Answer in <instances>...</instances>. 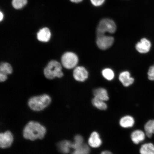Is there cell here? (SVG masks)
I'll list each match as a JSON object with an SVG mask.
<instances>
[{
  "mask_svg": "<svg viewBox=\"0 0 154 154\" xmlns=\"http://www.w3.org/2000/svg\"><path fill=\"white\" fill-rule=\"evenodd\" d=\"M46 133L45 127L39 123L31 121L25 126L23 131V135L26 139L34 140L43 139Z\"/></svg>",
  "mask_w": 154,
  "mask_h": 154,
  "instance_id": "1",
  "label": "cell"
},
{
  "mask_svg": "<svg viewBox=\"0 0 154 154\" xmlns=\"http://www.w3.org/2000/svg\"><path fill=\"white\" fill-rule=\"evenodd\" d=\"M51 98L47 94L34 96L29 100L28 105L32 110L39 111L43 110L49 106L51 102Z\"/></svg>",
  "mask_w": 154,
  "mask_h": 154,
  "instance_id": "2",
  "label": "cell"
},
{
  "mask_svg": "<svg viewBox=\"0 0 154 154\" xmlns=\"http://www.w3.org/2000/svg\"><path fill=\"white\" fill-rule=\"evenodd\" d=\"M44 73L46 78L49 79H53L56 77L61 78L63 75L60 63L54 60L48 63L44 69Z\"/></svg>",
  "mask_w": 154,
  "mask_h": 154,
  "instance_id": "3",
  "label": "cell"
},
{
  "mask_svg": "<svg viewBox=\"0 0 154 154\" xmlns=\"http://www.w3.org/2000/svg\"><path fill=\"white\" fill-rule=\"evenodd\" d=\"M116 30V26L114 21L110 19H102L99 23L96 30L97 37L105 35L106 32L113 33Z\"/></svg>",
  "mask_w": 154,
  "mask_h": 154,
  "instance_id": "4",
  "label": "cell"
},
{
  "mask_svg": "<svg viewBox=\"0 0 154 154\" xmlns=\"http://www.w3.org/2000/svg\"><path fill=\"white\" fill-rule=\"evenodd\" d=\"M63 66L67 69H72L76 66L78 58L76 54L70 52L64 53L61 59Z\"/></svg>",
  "mask_w": 154,
  "mask_h": 154,
  "instance_id": "5",
  "label": "cell"
},
{
  "mask_svg": "<svg viewBox=\"0 0 154 154\" xmlns=\"http://www.w3.org/2000/svg\"><path fill=\"white\" fill-rule=\"evenodd\" d=\"M112 36L103 35L97 37L96 44L98 48L102 50H105L111 47L114 42Z\"/></svg>",
  "mask_w": 154,
  "mask_h": 154,
  "instance_id": "6",
  "label": "cell"
},
{
  "mask_svg": "<svg viewBox=\"0 0 154 154\" xmlns=\"http://www.w3.org/2000/svg\"><path fill=\"white\" fill-rule=\"evenodd\" d=\"M13 141V136L9 131H7L0 134V146L2 149L8 148Z\"/></svg>",
  "mask_w": 154,
  "mask_h": 154,
  "instance_id": "7",
  "label": "cell"
},
{
  "mask_svg": "<svg viewBox=\"0 0 154 154\" xmlns=\"http://www.w3.org/2000/svg\"><path fill=\"white\" fill-rule=\"evenodd\" d=\"M73 76L77 81L83 82L88 77V72L86 69L82 66L75 67L73 72Z\"/></svg>",
  "mask_w": 154,
  "mask_h": 154,
  "instance_id": "8",
  "label": "cell"
},
{
  "mask_svg": "<svg viewBox=\"0 0 154 154\" xmlns=\"http://www.w3.org/2000/svg\"><path fill=\"white\" fill-rule=\"evenodd\" d=\"M151 42L146 38H142L140 42H138L136 45L137 51L140 53H146L149 51L151 49Z\"/></svg>",
  "mask_w": 154,
  "mask_h": 154,
  "instance_id": "9",
  "label": "cell"
},
{
  "mask_svg": "<svg viewBox=\"0 0 154 154\" xmlns=\"http://www.w3.org/2000/svg\"><path fill=\"white\" fill-rule=\"evenodd\" d=\"M102 141L100 135L96 132H92L88 140V144L93 148L99 147L101 145Z\"/></svg>",
  "mask_w": 154,
  "mask_h": 154,
  "instance_id": "10",
  "label": "cell"
},
{
  "mask_svg": "<svg viewBox=\"0 0 154 154\" xmlns=\"http://www.w3.org/2000/svg\"><path fill=\"white\" fill-rule=\"evenodd\" d=\"M131 139L134 144H137L145 140V134L141 130H136L131 134Z\"/></svg>",
  "mask_w": 154,
  "mask_h": 154,
  "instance_id": "11",
  "label": "cell"
},
{
  "mask_svg": "<svg viewBox=\"0 0 154 154\" xmlns=\"http://www.w3.org/2000/svg\"><path fill=\"white\" fill-rule=\"evenodd\" d=\"M51 33L49 28H42L38 32V39L41 42H47L49 41L51 38Z\"/></svg>",
  "mask_w": 154,
  "mask_h": 154,
  "instance_id": "12",
  "label": "cell"
},
{
  "mask_svg": "<svg viewBox=\"0 0 154 154\" xmlns=\"http://www.w3.org/2000/svg\"><path fill=\"white\" fill-rule=\"evenodd\" d=\"M119 80L123 85L125 87H128L133 83L134 79L131 78L129 72H124L121 73L119 76Z\"/></svg>",
  "mask_w": 154,
  "mask_h": 154,
  "instance_id": "13",
  "label": "cell"
},
{
  "mask_svg": "<svg viewBox=\"0 0 154 154\" xmlns=\"http://www.w3.org/2000/svg\"><path fill=\"white\" fill-rule=\"evenodd\" d=\"M119 123L120 126L122 128H131L134 126L135 123L134 119L131 116H125L121 119Z\"/></svg>",
  "mask_w": 154,
  "mask_h": 154,
  "instance_id": "14",
  "label": "cell"
},
{
  "mask_svg": "<svg viewBox=\"0 0 154 154\" xmlns=\"http://www.w3.org/2000/svg\"><path fill=\"white\" fill-rule=\"evenodd\" d=\"M94 97L106 101L108 100L109 96L105 88H99L94 90L93 92Z\"/></svg>",
  "mask_w": 154,
  "mask_h": 154,
  "instance_id": "15",
  "label": "cell"
},
{
  "mask_svg": "<svg viewBox=\"0 0 154 154\" xmlns=\"http://www.w3.org/2000/svg\"><path fill=\"white\" fill-rule=\"evenodd\" d=\"M72 143L68 140H63L57 144L58 149L61 153H68L72 148Z\"/></svg>",
  "mask_w": 154,
  "mask_h": 154,
  "instance_id": "16",
  "label": "cell"
},
{
  "mask_svg": "<svg viewBox=\"0 0 154 154\" xmlns=\"http://www.w3.org/2000/svg\"><path fill=\"white\" fill-rule=\"evenodd\" d=\"M140 154H154V145L151 143L143 144L140 147Z\"/></svg>",
  "mask_w": 154,
  "mask_h": 154,
  "instance_id": "17",
  "label": "cell"
},
{
  "mask_svg": "<svg viewBox=\"0 0 154 154\" xmlns=\"http://www.w3.org/2000/svg\"><path fill=\"white\" fill-rule=\"evenodd\" d=\"M146 134L148 137H152L154 134V120H150L146 123L144 127Z\"/></svg>",
  "mask_w": 154,
  "mask_h": 154,
  "instance_id": "18",
  "label": "cell"
},
{
  "mask_svg": "<svg viewBox=\"0 0 154 154\" xmlns=\"http://www.w3.org/2000/svg\"><path fill=\"white\" fill-rule=\"evenodd\" d=\"M92 103L94 107L101 110H105L107 108V106L105 101L94 97L92 100Z\"/></svg>",
  "mask_w": 154,
  "mask_h": 154,
  "instance_id": "19",
  "label": "cell"
},
{
  "mask_svg": "<svg viewBox=\"0 0 154 154\" xmlns=\"http://www.w3.org/2000/svg\"><path fill=\"white\" fill-rule=\"evenodd\" d=\"M13 69L11 65L7 63H1L0 65V73L6 75L12 73Z\"/></svg>",
  "mask_w": 154,
  "mask_h": 154,
  "instance_id": "20",
  "label": "cell"
},
{
  "mask_svg": "<svg viewBox=\"0 0 154 154\" xmlns=\"http://www.w3.org/2000/svg\"><path fill=\"white\" fill-rule=\"evenodd\" d=\"M90 150L88 146L84 144L74 149L72 154H89Z\"/></svg>",
  "mask_w": 154,
  "mask_h": 154,
  "instance_id": "21",
  "label": "cell"
},
{
  "mask_svg": "<svg viewBox=\"0 0 154 154\" xmlns=\"http://www.w3.org/2000/svg\"><path fill=\"white\" fill-rule=\"evenodd\" d=\"M84 144V139L80 135H77L75 137L74 142L72 143V149H76Z\"/></svg>",
  "mask_w": 154,
  "mask_h": 154,
  "instance_id": "22",
  "label": "cell"
},
{
  "mask_svg": "<svg viewBox=\"0 0 154 154\" xmlns=\"http://www.w3.org/2000/svg\"><path fill=\"white\" fill-rule=\"evenodd\" d=\"M102 75L104 78L108 80H112L115 76L113 71L109 68L104 69L102 71Z\"/></svg>",
  "mask_w": 154,
  "mask_h": 154,
  "instance_id": "23",
  "label": "cell"
},
{
  "mask_svg": "<svg viewBox=\"0 0 154 154\" xmlns=\"http://www.w3.org/2000/svg\"><path fill=\"white\" fill-rule=\"evenodd\" d=\"M27 3V0H13L12 5L15 9L22 8Z\"/></svg>",
  "mask_w": 154,
  "mask_h": 154,
  "instance_id": "24",
  "label": "cell"
},
{
  "mask_svg": "<svg viewBox=\"0 0 154 154\" xmlns=\"http://www.w3.org/2000/svg\"><path fill=\"white\" fill-rule=\"evenodd\" d=\"M148 75V78L149 80L154 81V65L149 67Z\"/></svg>",
  "mask_w": 154,
  "mask_h": 154,
  "instance_id": "25",
  "label": "cell"
},
{
  "mask_svg": "<svg viewBox=\"0 0 154 154\" xmlns=\"http://www.w3.org/2000/svg\"><path fill=\"white\" fill-rule=\"evenodd\" d=\"M92 4L94 6L99 7L103 5L105 0H90Z\"/></svg>",
  "mask_w": 154,
  "mask_h": 154,
  "instance_id": "26",
  "label": "cell"
},
{
  "mask_svg": "<svg viewBox=\"0 0 154 154\" xmlns=\"http://www.w3.org/2000/svg\"><path fill=\"white\" fill-rule=\"evenodd\" d=\"M7 75L0 73V81H1V82H3L7 80Z\"/></svg>",
  "mask_w": 154,
  "mask_h": 154,
  "instance_id": "27",
  "label": "cell"
},
{
  "mask_svg": "<svg viewBox=\"0 0 154 154\" xmlns=\"http://www.w3.org/2000/svg\"><path fill=\"white\" fill-rule=\"evenodd\" d=\"M101 154H113L111 152L108 151H105L102 152Z\"/></svg>",
  "mask_w": 154,
  "mask_h": 154,
  "instance_id": "28",
  "label": "cell"
},
{
  "mask_svg": "<svg viewBox=\"0 0 154 154\" xmlns=\"http://www.w3.org/2000/svg\"><path fill=\"white\" fill-rule=\"evenodd\" d=\"M71 2L75 3H79L82 2L83 0H70Z\"/></svg>",
  "mask_w": 154,
  "mask_h": 154,
  "instance_id": "29",
  "label": "cell"
},
{
  "mask_svg": "<svg viewBox=\"0 0 154 154\" xmlns=\"http://www.w3.org/2000/svg\"><path fill=\"white\" fill-rule=\"evenodd\" d=\"M0 17H1V18H0V20H1V21H2V20L3 18V14L1 11V14H0Z\"/></svg>",
  "mask_w": 154,
  "mask_h": 154,
  "instance_id": "30",
  "label": "cell"
}]
</instances>
